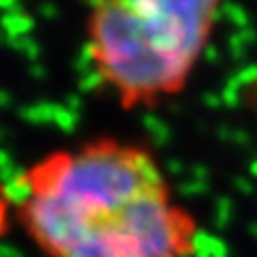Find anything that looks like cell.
Wrapping results in <instances>:
<instances>
[{"label":"cell","mask_w":257,"mask_h":257,"mask_svg":"<svg viewBox=\"0 0 257 257\" xmlns=\"http://www.w3.org/2000/svg\"><path fill=\"white\" fill-rule=\"evenodd\" d=\"M22 225L47 257H197L202 229L144 144L99 135L20 174Z\"/></svg>","instance_id":"6da1fadb"},{"label":"cell","mask_w":257,"mask_h":257,"mask_svg":"<svg viewBox=\"0 0 257 257\" xmlns=\"http://www.w3.org/2000/svg\"><path fill=\"white\" fill-rule=\"evenodd\" d=\"M227 0H88L84 50L120 109H155L187 90Z\"/></svg>","instance_id":"7a4b0ae2"}]
</instances>
